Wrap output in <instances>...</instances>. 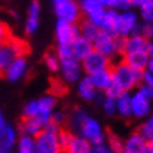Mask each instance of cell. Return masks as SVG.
<instances>
[{
	"label": "cell",
	"mask_w": 153,
	"mask_h": 153,
	"mask_svg": "<svg viewBox=\"0 0 153 153\" xmlns=\"http://www.w3.org/2000/svg\"><path fill=\"white\" fill-rule=\"evenodd\" d=\"M7 45L10 47V49H11V52L14 53L16 58H25V55L30 52L28 42H25L24 39H21V38L11 37L10 41L7 42Z\"/></svg>",
	"instance_id": "25"
},
{
	"label": "cell",
	"mask_w": 153,
	"mask_h": 153,
	"mask_svg": "<svg viewBox=\"0 0 153 153\" xmlns=\"http://www.w3.org/2000/svg\"><path fill=\"white\" fill-rule=\"evenodd\" d=\"M102 110L105 112L107 115H115L117 114V107H115V100H112V98H108V97H104L102 100Z\"/></svg>",
	"instance_id": "37"
},
{
	"label": "cell",
	"mask_w": 153,
	"mask_h": 153,
	"mask_svg": "<svg viewBox=\"0 0 153 153\" xmlns=\"http://www.w3.org/2000/svg\"><path fill=\"white\" fill-rule=\"evenodd\" d=\"M98 3L105 10H110V9H114V7H115L117 0H98Z\"/></svg>",
	"instance_id": "46"
},
{
	"label": "cell",
	"mask_w": 153,
	"mask_h": 153,
	"mask_svg": "<svg viewBox=\"0 0 153 153\" xmlns=\"http://www.w3.org/2000/svg\"><path fill=\"white\" fill-rule=\"evenodd\" d=\"M55 31H56L58 47H70L72 42L76 38L80 37L79 24H70L63 21V20H58L56 21Z\"/></svg>",
	"instance_id": "5"
},
{
	"label": "cell",
	"mask_w": 153,
	"mask_h": 153,
	"mask_svg": "<svg viewBox=\"0 0 153 153\" xmlns=\"http://www.w3.org/2000/svg\"><path fill=\"white\" fill-rule=\"evenodd\" d=\"M138 134L143 138L148 143H150L153 140V115H150L148 120L145 121L143 124L139 126V131Z\"/></svg>",
	"instance_id": "30"
},
{
	"label": "cell",
	"mask_w": 153,
	"mask_h": 153,
	"mask_svg": "<svg viewBox=\"0 0 153 153\" xmlns=\"http://www.w3.org/2000/svg\"><path fill=\"white\" fill-rule=\"evenodd\" d=\"M87 112L83 111L82 108H76L73 112H72V115H70V124L73 126L76 131H79L80 125L83 124V121L87 118Z\"/></svg>",
	"instance_id": "31"
},
{
	"label": "cell",
	"mask_w": 153,
	"mask_h": 153,
	"mask_svg": "<svg viewBox=\"0 0 153 153\" xmlns=\"http://www.w3.org/2000/svg\"><path fill=\"white\" fill-rule=\"evenodd\" d=\"M93 49L100 52L101 55L111 60L117 55L122 56V49H124V38L111 37L108 34H104L100 31L97 38L93 41Z\"/></svg>",
	"instance_id": "1"
},
{
	"label": "cell",
	"mask_w": 153,
	"mask_h": 153,
	"mask_svg": "<svg viewBox=\"0 0 153 153\" xmlns=\"http://www.w3.org/2000/svg\"><path fill=\"white\" fill-rule=\"evenodd\" d=\"M105 143L108 145L112 153H124V140L118 135L112 134V132L105 135Z\"/></svg>",
	"instance_id": "28"
},
{
	"label": "cell",
	"mask_w": 153,
	"mask_h": 153,
	"mask_svg": "<svg viewBox=\"0 0 153 153\" xmlns=\"http://www.w3.org/2000/svg\"><path fill=\"white\" fill-rule=\"evenodd\" d=\"M53 10L58 20H63L70 24H77L82 17L79 3L76 0H53Z\"/></svg>",
	"instance_id": "3"
},
{
	"label": "cell",
	"mask_w": 153,
	"mask_h": 153,
	"mask_svg": "<svg viewBox=\"0 0 153 153\" xmlns=\"http://www.w3.org/2000/svg\"><path fill=\"white\" fill-rule=\"evenodd\" d=\"M44 60H45L47 68L51 70V72H58V70L60 69V62H59V59H58L56 53H53V52H48V53H45Z\"/></svg>",
	"instance_id": "33"
},
{
	"label": "cell",
	"mask_w": 153,
	"mask_h": 153,
	"mask_svg": "<svg viewBox=\"0 0 153 153\" xmlns=\"http://www.w3.org/2000/svg\"><path fill=\"white\" fill-rule=\"evenodd\" d=\"M148 142L138 132L129 135L124 142V153H145Z\"/></svg>",
	"instance_id": "18"
},
{
	"label": "cell",
	"mask_w": 153,
	"mask_h": 153,
	"mask_svg": "<svg viewBox=\"0 0 153 153\" xmlns=\"http://www.w3.org/2000/svg\"><path fill=\"white\" fill-rule=\"evenodd\" d=\"M79 30H80V37H83L84 39L93 42L97 35L100 34V28L96 27L93 23H90L88 20H83L79 24Z\"/></svg>",
	"instance_id": "26"
},
{
	"label": "cell",
	"mask_w": 153,
	"mask_h": 153,
	"mask_svg": "<svg viewBox=\"0 0 153 153\" xmlns=\"http://www.w3.org/2000/svg\"><path fill=\"white\" fill-rule=\"evenodd\" d=\"M132 9V3L131 0H117V4L114 7V10H117L118 13L121 11H128V10Z\"/></svg>",
	"instance_id": "41"
},
{
	"label": "cell",
	"mask_w": 153,
	"mask_h": 153,
	"mask_svg": "<svg viewBox=\"0 0 153 153\" xmlns=\"http://www.w3.org/2000/svg\"><path fill=\"white\" fill-rule=\"evenodd\" d=\"M110 70H111L112 82H115V83L121 87L122 91L129 93V90H132L135 86H138L136 82H135L134 70L131 69L128 65H125L122 60H120V62L111 65Z\"/></svg>",
	"instance_id": "2"
},
{
	"label": "cell",
	"mask_w": 153,
	"mask_h": 153,
	"mask_svg": "<svg viewBox=\"0 0 153 153\" xmlns=\"http://www.w3.org/2000/svg\"><path fill=\"white\" fill-rule=\"evenodd\" d=\"M122 62L128 65L132 70H146V65L149 62L148 52H131V53H124L122 55Z\"/></svg>",
	"instance_id": "13"
},
{
	"label": "cell",
	"mask_w": 153,
	"mask_h": 153,
	"mask_svg": "<svg viewBox=\"0 0 153 153\" xmlns=\"http://www.w3.org/2000/svg\"><path fill=\"white\" fill-rule=\"evenodd\" d=\"M138 14L128 10V11H121L118 13V23H117V37L128 38L132 34L134 28L138 25Z\"/></svg>",
	"instance_id": "8"
},
{
	"label": "cell",
	"mask_w": 153,
	"mask_h": 153,
	"mask_svg": "<svg viewBox=\"0 0 153 153\" xmlns=\"http://www.w3.org/2000/svg\"><path fill=\"white\" fill-rule=\"evenodd\" d=\"M68 93V87L65 86L63 82L60 80H52L51 82V88H49V94L53 97H62Z\"/></svg>",
	"instance_id": "32"
},
{
	"label": "cell",
	"mask_w": 153,
	"mask_h": 153,
	"mask_svg": "<svg viewBox=\"0 0 153 153\" xmlns=\"http://www.w3.org/2000/svg\"><path fill=\"white\" fill-rule=\"evenodd\" d=\"M14 53L11 52L10 47L6 45H0V72H4L7 69V66L14 60Z\"/></svg>",
	"instance_id": "29"
},
{
	"label": "cell",
	"mask_w": 153,
	"mask_h": 153,
	"mask_svg": "<svg viewBox=\"0 0 153 153\" xmlns=\"http://www.w3.org/2000/svg\"><path fill=\"white\" fill-rule=\"evenodd\" d=\"M140 35L150 41L153 38V21H142L140 23Z\"/></svg>",
	"instance_id": "39"
},
{
	"label": "cell",
	"mask_w": 153,
	"mask_h": 153,
	"mask_svg": "<svg viewBox=\"0 0 153 153\" xmlns=\"http://www.w3.org/2000/svg\"><path fill=\"white\" fill-rule=\"evenodd\" d=\"M39 13H41V6L37 0H33L28 6V14L25 20V33L28 35L35 34L39 25Z\"/></svg>",
	"instance_id": "14"
},
{
	"label": "cell",
	"mask_w": 153,
	"mask_h": 153,
	"mask_svg": "<svg viewBox=\"0 0 153 153\" xmlns=\"http://www.w3.org/2000/svg\"><path fill=\"white\" fill-rule=\"evenodd\" d=\"M34 139H35V153H63L56 135L42 131Z\"/></svg>",
	"instance_id": "9"
},
{
	"label": "cell",
	"mask_w": 153,
	"mask_h": 153,
	"mask_svg": "<svg viewBox=\"0 0 153 153\" xmlns=\"http://www.w3.org/2000/svg\"><path fill=\"white\" fill-rule=\"evenodd\" d=\"M77 132H79L77 135L84 138L86 140H88L91 146L105 142V134L102 131V126L100 125V122L97 120H94L91 117H87L83 121V124L80 125Z\"/></svg>",
	"instance_id": "4"
},
{
	"label": "cell",
	"mask_w": 153,
	"mask_h": 153,
	"mask_svg": "<svg viewBox=\"0 0 153 153\" xmlns=\"http://www.w3.org/2000/svg\"><path fill=\"white\" fill-rule=\"evenodd\" d=\"M117 23H118V11L114 9L105 10V14L100 25V31L111 37H117Z\"/></svg>",
	"instance_id": "16"
},
{
	"label": "cell",
	"mask_w": 153,
	"mask_h": 153,
	"mask_svg": "<svg viewBox=\"0 0 153 153\" xmlns=\"http://www.w3.org/2000/svg\"><path fill=\"white\" fill-rule=\"evenodd\" d=\"M0 153H9V152H4V150H0Z\"/></svg>",
	"instance_id": "52"
},
{
	"label": "cell",
	"mask_w": 153,
	"mask_h": 153,
	"mask_svg": "<svg viewBox=\"0 0 153 153\" xmlns=\"http://www.w3.org/2000/svg\"><path fill=\"white\" fill-rule=\"evenodd\" d=\"M60 129H62L60 126H58L56 124H53V122H49V124H48L42 131H45V132H48V134H52V135H56V136H58V134H59Z\"/></svg>",
	"instance_id": "45"
},
{
	"label": "cell",
	"mask_w": 153,
	"mask_h": 153,
	"mask_svg": "<svg viewBox=\"0 0 153 153\" xmlns=\"http://www.w3.org/2000/svg\"><path fill=\"white\" fill-rule=\"evenodd\" d=\"M70 49H72V53H73L74 58L82 62L90 52H93V42L84 39L83 37H79L72 42Z\"/></svg>",
	"instance_id": "17"
},
{
	"label": "cell",
	"mask_w": 153,
	"mask_h": 153,
	"mask_svg": "<svg viewBox=\"0 0 153 153\" xmlns=\"http://www.w3.org/2000/svg\"><path fill=\"white\" fill-rule=\"evenodd\" d=\"M146 70H148L149 73L153 74V58H149V62H148V65H146Z\"/></svg>",
	"instance_id": "49"
},
{
	"label": "cell",
	"mask_w": 153,
	"mask_h": 153,
	"mask_svg": "<svg viewBox=\"0 0 153 153\" xmlns=\"http://www.w3.org/2000/svg\"><path fill=\"white\" fill-rule=\"evenodd\" d=\"M115 107H117V114H120L122 118L132 117V111H131V94L124 91L115 100Z\"/></svg>",
	"instance_id": "24"
},
{
	"label": "cell",
	"mask_w": 153,
	"mask_h": 153,
	"mask_svg": "<svg viewBox=\"0 0 153 153\" xmlns=\"http://www.w3.org/2000/svg\"><path fill=\"white\" fill-rule=\"evenodd\" d=\"M88 79H90V82L93 83L94 88L96 90H105L108 86H110V83L112 82V76H111V70L110 69H105V70H101V72H97V73H93L88 76Z\"/></svg>",
	"instance_id": "20"
},
{
	"label": "cell",
	"mask_w": 153,
	"mask_h": 153,
	"mask_svg": "<svg viewBox=\"0 0 153 153\" xmlns=\"http://www.w3.org/2000/svg\"><path fill=\"white\" fill-rule=\"evenodd\" d=\"M60 72L68 83H77L82 79V63L76 58L60 60Z\"/></svg>",
	"instance_id": "10"
},
{
	"label": "cell",
	"mask_w": 153,
	"mask_h": 153,
	"mask_svg": "<svg viewBox=\"0 0 153 153\" xmlns=\"http://www.w3.org/2000/svg\"><path fill=\"white\" fill-rule=\"evenodd\" d=\"M77 91H79L80 97L86 100V101H93L97 98L98 91L94 88L93 83L90 82L88 76H84L79 80V86H77Z\"/></svg>",
	"instance_id": "21"
},
{
	"label": "cell",
	"mask_w": 153,
	"mask_h": 153,
	"mask_svg": "<svg viewBox=\"0 0 153 153\" xmlns=\"http://www.w3.org/2000/svg\"><path fill=\"white\" fill-rule=\"evenodd\" d=\"M140 17L143 21H153V0L140 7Z\"/></svg>",
	"instance_id": "38"
},
{
	"label": "cell",
	"mask_w": 153,
	"mask_h": 153,
	"mask_svg": "<svg viewBox=\"0 0 153 153\" xmlns=\"http://www.w3.org/2000/svg\"><path fill=\"white\" fill-rule=\"evenodd\" d=\"M11 37H13V35H11L10 27L6 23L0 21V45H6V44L10 41Z\"/></svg>",
	"instance_id": "36"
},
{
	"label": "cell",
	"mask_w": 153,
	"mask_h": 153,
	"mask_svg": "<svg viewBox=\"0 0 153 153\" xmlns=\"http://www.w3.org/2000/svg\"><path fill=\"white\" fill-rule=\"evenodd\" d=\"M148 55H149V58H153V42H150V44H149Z\"/></svg>",
	"instance_id": "50"
},
{
	"label": "cell",
	"mask_w": 153,
	"mask_h": 153,
	"mask_svg": "<svg viewBox=\"0 0 153 153\" xmlns=\"http://www.w3.org/2000/svg\"><path fill=\"white\" fill-rule=\"evenodd\" d=\"M17 153H35V139L27 135H21L17 139Z\"/></svg>",
	"instance_id": "27"
},
{
	"label": "cell",
	"mask_w": 153,
	"mask_h": 153,
	"mask_svg": "<svg viewBox=\"0 0 153 153\" xmlns=\"http://www.w3.org/2000/svg\"><path fill=\"white\" fill-rule=\"evenodd\" d=\"M51 122H53V124H56L58 126H62L63 124L66 122V115L65 112L62 111H53L51 114Z\"/></svg>",
	"instance_id": "40"
},
{
	"label": "cell",
	"mask_w": 153,
	"mask_h": 153,
	"mask_svg": "<svg viewBox=\"0 0 153 153\" xmlns=\"http://www.w3.org/2000/svg\"><path fill=\"white\" fill-rule=\"evenodd\" d=\"M138 91H139V93L142 94L145 98H148L149 101H152V100H153V88H152V87H148V86L142 84Z\"/></svg>",
	"instance_id": "42"
},
{
	"label": "cell",
	"mask_w": 153,
	"mask_h": 153,
	"mask_svg": "<svg viewBox=\"0 0 153 153\" xmlns=\"http://www.w3.org/2000/svg\"><path fill=\"white\" fill-rule=\"evenodd\" d=\"M104 93H105V97L112 98V100H117V98L120 97L124 91L121 90V87L115 83V82H111V83H110V86L104 90Z\"/></svg>",
	"instance_id": "35"
},
{
	"label": "cell",
	"mask_w": 153,
	"mask_h": 153,
	"mask_svg": "<svg viewBox=\"0 0 153 153\" xmlns=\"http://www.w3.org/2000/svg\"><path fill=\"white\" fill-rule=\"evenodd\" d=\"M20 131H21V135L37 138L42 132V126L35 118H23L21 124H20Z\"/></svg>",
	"instance_id": "23"
},
{
	"label": "cell",
	"mask_w": 153,
	"mask_h": 153,
	"mask_svg": "<svg viewBox=\"0 0 153 153\" xmlns=\"http://www.w3.org/2000/svg\"><path fill=\"white\" fill-rule=\"evenodd\" d=\"M80 11L86 16V20L93 23L96 27L100 28L102 17L105 14V9L102 7L98 0H80L79 1Z\"/></svg>",
	"instance_id": "7"
},
{
	"label": "cell",
	"mask_w": 153,
	"mask_h": 153,
	"mask_svg": "<svg viewBox=\"0 0 153 153\" xmlns=\"http://www.w3.org/2000/svg\"><path fill=\"white\" fill-rule=\"evenodd\" d=\"M149 44H150V41H148L142 35H131L128 38H124L122 55L131 53V52H148Z\"/></svg>",
	"instance_id": "15"
},
{
	"label": "cell",
	"mask_w": 153,
	"mask_h": 153,
	"mask_svg": "<svg viewBox=\"0 0 153 153\" xmlns=\"http://www.w3.org/2000/svg\"><path fill=\"white\" fill-rule=\"evenodd\" d=\"M17 131L14 129V126H11L10 124H7L6 129L0 134V150H4V152H11V149L16 146L17 143Z\"/></svg>",
	"instance_id": "19"
},
{
	"label": "cell",
	"mask_w": 153,
	"mask_h": 153,
	"mask_svg": "<svg viewBox=\"0 0 153 153\" xmlns=\"http://www.w3.org/2000/svg\"><path fill=\"white\" fill-rule=\"evenodd\" d=\"M82 70L87 73V76L93 73H97V72H101V70H105V69H110L111 68V60L105 58L104 55H101L100 52L94 51L90 52L86 58H84L82 62Z\"/></svg>",
	"instance_id": "6"
},
{
	"label": "cell",
	"mask_w": 153,
	"mask_h": 153,
	"mask_svg": "<svg viewBox=\"0 0 153 153\" xmlns=\"http://www.w3.org/2000/svg\"><path fill=\"white\" fill-rule=\"evenodd\" d=\"M150 101L148 98H145L139 91H136L135 94H131V111L132 115L136 118H145L149 115L150 112Z\"/></svg>",
	"instance_id": "12"
},
{
	"label": "cell",
	"mask_w": 153,
	"mask_h": 153,
	"mask_svg": "<svg viewBox=\"0 0 153 153\" xmlns=\"http://www.w3.org/2000/svg\"><path fill=\"white\" fill-rule=\"evenodd\" d=\"M91 152V145L88 140L79 135H73V138L68 145V148L63 150V153H90Z\"/></svg>",
	"instance_id": "22"
},
{
	"label": "cell",
	"mask_w": 153,
	"mask_h": 153,
	"mask_svg": "<svg viewBox=\"0 0 153 153\" xmlns=\"http://www.w3.org/2000/svg\"><path fill=\"white\" fill-rule=\"evenodd\" d=\"M150 0H131V3H132V7H138V9H140V7H143L146 3H149Z\"/></svg>",
	"instance_id": "47"
},
{
	"label": "cell",
	"mask_w": 153,
	"mask_h": 153,
	"mask_svg": "<svg viewBox=\"0 0 153 153\" xmlns=\"http://www.w3.org/2000/svg\"><path fill=\"white\" fill-rule=\"evenodd\" d=\"M142 84L153 88V74L149 73L148 70H143V76H142Z\"/></svg>",
	"instance_id": "44"
},
{
	"label": "cell",
	"mask_w": 153,
	"mask_h": 153,
	"mask_svg": "<svg viewBox=\"0 0 153 153\" xmlns=\"http://www.w3.org/2000/svg\"><path fill=\"white\" fill-rule=\"evenodd\" d=\"M6 126H7V121H6L4 115H3V112L0 111V134L6 129Z\"/></svg>",
	"instance_id": "48"
},
{
	"label": "cell",
	"mask_w": 153,
	"mask_h": 153,
	"mask_svg": "<svg viewBox=\"0 0 153 153\" xmlns=\"http://www.w3.org/2000/svg\"><path fill=\"white\" fill-rule=\"evenodd\" d=\"M73 138V134L68 129H60L59 134H58V142H59V146L62 150H65L68 148V145L70 143V140Z\"/></svg>",
	"instance_id": "34"
},
{
	"label": "cell",
	"mask_w": 153,
	"mask_h": 153,
	"mask_svg": "<svg viewBox=\"0 0 153 153\" xmlns=\"http://www.w3.org/2000/svg\"><path fill=\"white\" fill-rule=\"evenodd\" d=\"M28 69L27 60L25 58H14V60L7 66V69L3 72L4 73V77L11 83H16L21 80L25 76Z\"/></svg>",
	"instance_id": "11"
},
{
	"label": "cell",
	"mask_w": 153,
	"mask_h": 153,
	"mask_svg": "<svg viewBox=\"0 0 153 153\" xmlns=\"http://www.w3.org/2000/svg\"><path fill=\"white\" fill-rule=\"evenodd\" d=\"M145 153H153V146L152 145L148 143V146H146V149H145Z\"/></svg>",
	"instance_id": "51"
},
{
	"label": "cell",
	"mask_w": 153,
	"mask_h": 153,
	"mask_svg": "<svg viewBox=\"0 0 153 153\" xmlns=\"http://www.w3.org/2000/svg\"><path fill=\"white\" fill-rule=\"evenodd\" d=\"M90 153H112L108 148V145L104 142V143H100V145H94L91 146V152Z\"/></svg>",
	"instance_id": "43"
}]
</instances>
